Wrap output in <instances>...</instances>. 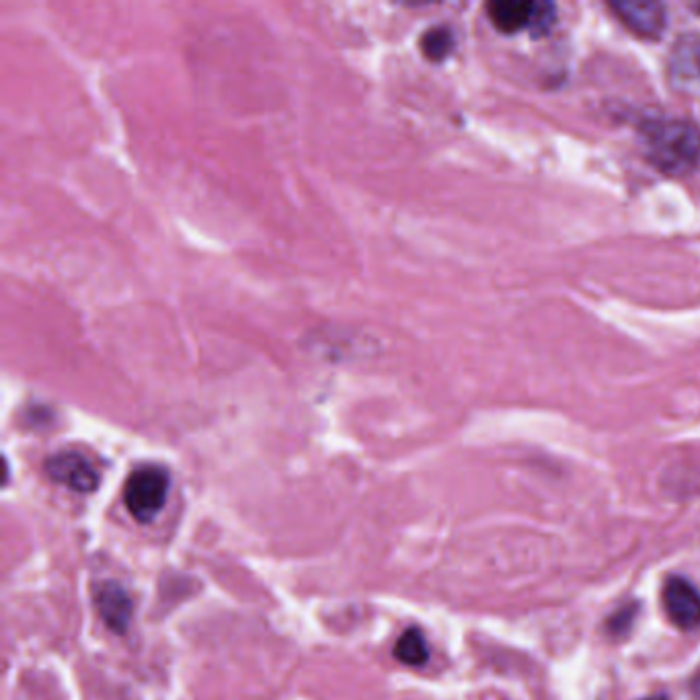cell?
<instances>
[{"label":"cell","instance_id":"cell-1","mask_svg":"<svg viewBox=\"0 0 700 700\" xmlns=\"http://www.w3.org/2000/svg\"><path fill=\"white\" fill-rule=\"evenodd\" d=\"M650 163L672 177H685L700 164V128L682 117H657L641 126Z\"/></svg>","mask_w":700,"mask_h":700},{"label":"cell","instance_id":"cell-2","mask_svg":"<svg viewBox=\"0 0 700 700\" xmlns=\"http://www.w3.org/2000/svg\"><path fill=\"white\" fill-rule=\"evenodd\" d=\"M171 489L169 471L159 464H142L130 472L124 485V504L140 524L152 521L163 512Z\"/></svg>","mask_w":700,"mask_h":700},{"label":"cell","instance_id":"cell-3","mask_svg":"<svg viewBox=\"0 0 700 700\" xmlns=\"http://www.w3.org/2000/svg\"><path fill=\"white\" fill-rule=\"evenodd\" d=\"M668 77L676 89L700 97V33L676 39L669 51Z\"/></svg>","mask_w":700,"mask_h":700},{"label":"cell","instance_id":"cell-4","mask_svg":"<svg viewBox=\"0 0 700 700\" xmlns=\"http://www.w3.org/2000/svg\"><path fill=\"white\" fill-rule=\"evenodd\" d=\"M46 472L51 481L72 489L77 493H93L99 487V472L89 458L65 450L46 460Z\"/></svg>","mask_w":700,"mask_h":700},{"label":"cell","instance_id":"cell-5","mask_svg":"<svg viewBox=\"0 0 700 700\" xmlns=\"http://www.w3.org/2000/svg\"><path fill=\"white\" fill-rule=\"evenodd\" d=\"M610 9L636 35L659 37L668 25V11L655 0H612Z\"/></svg>","mask_w":700,"mask_h":700},{"label":"cell","instance_id":"cell-6","mask_svg":"<svg viewBox=\"0 0 700 700\" xmlns=\"http://www.w3.org/2000/svg\"><path fill=\"white\" fill-rule=\"evenodd\" d=\"M664 608L678 629L692 631L700 627V592L685 577H669L666 582Z\"/></svg>","mask_w":700,"mask_h":700},{"label":"cell","instance_id":"cell-7","mask_svg":"<svg viewBox=\"0 0 700 700\" xmlns=\"http://www.w3.org/2000/svg\"><path fill=\"white\" fill-rule=\"evenodd\" d=\"M95 604H97L99 617L114 633L124 635L128 631L134 604H131L130 594L126 587L117 582L99 584L97 592H95Z\"/></svg>","mask_w":700,"mask_h":700},{"label":"cell","instance_id":"cell-8","mask_svg":"<svg viewBox=\"0 0 700 700\" xmlns=\"http://www.w3.org/2000/svg\"><path fill=\"white\" fill-rule=\"evenodd\" d=\"M535 7L537 2L532 0H493L487 4L489 21L497 32L507 35L530 30L535 19Z\"/></svg>","mask_w":700,"mask_h":700},{"label":"cell","instance_id":"cell-9","mask_svg":"<svg viewBox=\"0 0 700 700\" xmlns=\"http://www.w3.org/2000/svg\"><path fill=\"white\" fill-rule=\"evenodd\" d=\"M394 657H397L401 664L411 666V668H422V666L427 664V659H429V645H427V641H425L422 629L411 627L403 635L397 639V643H394Z\"/></svg>","mask_w":700,"mask_h":700},{"label":"cell","instance_id":"cell-10","mask_svg":"<svg viewBox=\"0 0 700 700\" xmlns=\"http://www.w3.org/2000/svg\"><path fill=\"white\" fill-rule=\"evenodd\" d=\"M457 46V37L455 32L446 25H434L429 30H425L422 39H420V48L424 51L425 58L432 62H441L446 60Z\"/></svg>","mask_w":700,"mask_h":700},{"label":"cell","instance_id":"cell-11","mask_svg":"<svg viewBox=\"0 0 700 700\" xmlns=\"http://www.w3.org/2000/svg\"><path fill=\"white\" fill-rule=\"evenodd\" d=\"M554 16H556V9H554L553 2H537L530 32L535 33V35H542V33L549 32L554 25Z\"/></svg>","mask_w":700,"mask_h":700},{"label":"cell","instance_id":"cell-12","mask_svg":"<svg viewBox=\"0 0 700 700\" xmlns=\"http://www.w3.org/2000/svg\"><path fill=\"white\" fill-rule=\"evenodd\" d=\"M635 604H631V606H627V608H622L620 612H617V615L612 617V620H610V624H608L610 633H615V635H622V633H627V631H629V627H631V622L635 620Z\"/></svg>","mask_w":700,"mask_h":700},{"label":"cell","instance_id":"cell-13","mask_svg":"<svg viewBox=\"0 0 700 700\" xmlns=\"http://www.w3.org/2000/svg\"><path fill=\"white\" fill-rule=\"evenodd\" d=\"M690 692H692V699L700 700V672L695 676V680L690 685Z\"/></svg>","mask_w":700,"mask_h":700},{"label":"cell","instance_id":"cell-14","mask_svg":"<svg viewBox=\"0 0 700 700\" xmlns=\"http://www.w3.org/2000/svg\"><path fill=\"white\" fill-rule=\"evenodd\" d=\"M643 700H668V699H666V697H650V699H643Z\"/></svg>","mask_w":700,"mask_h":700},{"label":"cell","instance_id":"cell-15","mask_svg":"<svg viewBox=\"0 0 700 700\" xmlns=\"http://www.w3.org/2000/svg\"><path fill=\"white\" fill-rule=\"evenodd\" d=\"M692 9H695V11H699L700 13V2H695V4H692Z\"/></svg>","mask_w":700,"mask_h":700}]
</instances>
